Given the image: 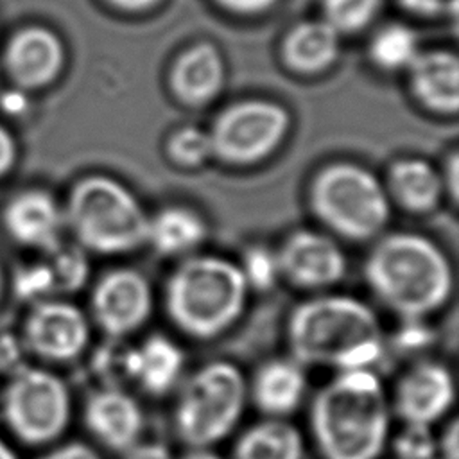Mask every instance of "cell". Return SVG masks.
Masks as SVG:
<instances>
[{
    "mask_svg": "<svg viewBox=\"0 0 459 459\" xmlns=\"http://www.w3.org/2000/svg\"><path fill=\"white\" fill-rule=\"evenodd\" d=\"M0 459H16L11 448L4 441H0Z\"/></svg>",
    "mask_w": 459,
    "mask_h": 459,
    "instance_id": "41",
    "label": "cell"
},
{
    "mask_svg": "<svg viewBox=\"0 0 459 459\" xmlns=\"http://www.w3.org/2000/svg\"><path fill=\"white\" fill-rule=\"evenodd\" d=\"M224 66L219 52L212 45H195L185 52L170 72L174 95L188 106L210 102L222 88Z\"/></svg>",
    "mask_w": 459,
    "mask_h": 459,
    "instance_id": "19",
    "label": "cell"
},
{
    "mask_svg": "<svg viewBox=\"0 0 459 459\" xmlns=\"http://www.w3.org/2000/svg\"><path fill=\"white\" fill-rule=\"evenodd\" d=\"M54 265L50 267L54 276V287L63 290H74L82 285L88 276V262L79 247H56Z\"/></svg>",
    "mask_w": 459,
    "mask_h": 459,
    "instance_id": "29",
    "label": "cell"
},
{
    "mask_svg": "<svg viewBox=\"0 0 459 459\" xmlns=\"http://www.w3.org/2000/svg\"><path fill=\"white\" fill-rule=\"evenodd\" d=\"M63 59L59 39L45 29L20 32L7 50V63L13 77L22 86H41L56 77Z\"/></svg>",
    "mask_w": 459,
    "mask_h": 459,
    "instance_id": "18",
    "label": "cell"
},
{
    "mask_svg": "<svg viewBox=\"0 0 459 459\" xmlns=\"http://www.w3.org/2000/svg\"><path fill=\"white\" fill-rule=\"evenodd\" d=\"M364 273L377 298L405 319L437 310L454 287L448 258L432 240L416 233L380 238L366 258Z\"/></svg>",
    "mask_w": 459,
    "mask_h": 459,
    "instance_id": "3",
    "label": "cell"
},
{
    "mask_svg": "<svg viewBox=\"0 0 459 459\" xmlns=\"http://www.w3.org/2000/svg\"><path fill=\"white\" fill-rule=\"evenodd\" d=\"M387 188L394 201L409 212L425 213L439 204L443 195L441 174L425 160H398L389 169Z\"/></svg>",
    "mask_w": 459,
    "mask_h": 459,
    "instance_id": "21",
    "label": "cell"
},
{
    "mask_svg": "<svg viewBox=\"0 0 459 459\" xmlns=\"http://www.w3.org/2000/svg\"><path fill=\"white\" fill-rule=\"evenodd\" d=\"M305 387L307 380L299 362L274 359L256 371L253 380V400L262 412L283 416L298 407Z\"/></svg>",
    "mask_w": 459,
    "mask_h": 459,
    "instance_id": "20",
    "label": "cell"
},
{
    "mask_svg": "<svg viewBox=\"0 0 459 459\" xmlns=\"http://www.w3.org/2000/svg\"><path fill=\"white\" fill-rule=\"evenodd\" d=\"M400 4L418 14L427 16H439V14H450L455 16L459 0H400Z\"/></svg>",
    "mask_w": 459,
    "mask_h": 459,
    "instance_id": "32",
    "label": "cell"
},
{
    "mask_svg": "<svg viewBox=\"0 0 459 459\" xmlns=\"http://www.w3.org/2000/svg\"><path fill=\"white\" fill-rule=\"evenodd\" d=\"M0 287H2V274H0Z\"/></svg>",
    "mask_w": 459,
    "mask_h": 459,
    "instance_id": "42",
    "label": "cell"
},
{
    "mask_svg": "<svg viewBox=\"0 0 459 459\" xmlns=\"http://www.w3.org/2000/svg\"><path fill=\"white\" fill-rule=\"evenodd\" d=\"M394 452L400 459H432L437 452V443L429 425L407 423L394 439Z\"/></svg>",
    "mask_w": 459,
    "mask_h": 459,
    "instance_id": "30",
    "label": "cell"
},
{
    "mask_svg": "<svg viewBox=\"0 0 459 459\" xmlns=\"http://www.w3.org/2000/svg\"><path fill=\"white\" fill-rule=\"evenodd\" d=\"M5 416L20 439L32 445L52 441L68 423V391L45 369H22L5 391Z\"/></svg>",
    "mask_w": 459,
    "mask_h": 459,
    "instance_id": "9",
    "label": "cell"
},
{
    "mask_svg": "<svg viewBox=\"0 0 459 459\" xmlns=\"http://www.w3.org/2000/svg\"><path fill=\"white\" fill-rule=\"evenodd\" d=\"M443 190L452 197V201H457L459 192V158L457 152L452 151L445 161V174L441 176Z\"/></svg>",
    "mask_w": 459,
    "mask_h": 459,
    "instance_id": "36",
    "label": "cell"
},
{
    "mask_svg": "<svg viewBox=\"0 0 459 459\" xmlns=\"http://www.w3.org/2000/svg\"><path fill=\"white\" fill-rule=\"evenodd\" d=\"M183 459H221L219 455H215L213 452L206 450V448H194L190 454H186Z\"/></svg>",
    "mask_w": 459,
    "mask_h": 459,
    "instance_id": "40",
    "label": "cell"
},
{
    "mask_svg": "<svg viewBox=\"0 0 459 459\" xmlns=\"http://www.w3.org/2000/svg\"><path fill=\"white\" fill-rule=\"evenodd\" d=\"M66 221L79 244L95 253H127L147 242V213L131 190L108 176L75 183Z\"/></svg>",
    "mask_w": 459,
    "mask_h": 459,
    "instance_id": "5",
    "label": "cell"
},
{
    "mask_svg": "<svg viewBox=\"0 0 459 459\" xmlns=\"http://www.w3.org/2000/svg\"><path fill=\"white\" fill-rule=\"evenodd\" d=\"M25 335L38 355L50 360H68L84 350L88 323L75 305L45 301L30 312Z\"/></svg>",
    "mask_w": 459,
    "mask_h": 459,
    "instance_id": "12",
    "label": "cell"
},
{
    "mask_svg": "<svg viewBox=\"0 0 459 459\" xmlns=\"http://www.w3.org/2000/svg\"><path fill=\"white\" fill-rule=\"evenodd\" d=\"M414 97L436 113H455L459 106V61L452 52L432 50L409 65Z\"/></svg>",
    "mask_w": 459,
    "mask_h": 459,
    "instance_id": "16",
    "label": "cell"
},
{
    "mask_svg": "<svg viewBox=\"0 0 459 459\" xmlns=\"http://www.w3.org/2000/svg\"><path fill=\"white\" fill-rule=\"evenodd\" d=\"M50 289H54V276L48 265L23 267L16 273L14 290L20 298H36Z\"/></svg>",
    "mask_w": 459,
    "mask_h": 459,
    "instance_id": "31",
    "label": "cell"
},
{
    "mask_svg": "<svg viewBox=\"0 0 459 459\" xmlns=\"http://www.w3.org/2000/svg\"><path fill=\"white\" fill-rule=\"evenodd\" d=\"M152 310V290L143 274L133 269H113L104 274L91 294L97 325L111 337L138 330Z\"/></svg>",
    "mask_w": 459,
    "mask_h": 459,
    "instance_id": "10",
    "label": "cell"
},
{
    "mask_svg": "<svg viewBox=\"0 0 459 459\" xmlns=\"http://www.w3.org/2000/svg\"><path fill=\"white\" fill-rule=\"evenodd\" d=\"M310 425L325 459H377L389 429L382 382L369 368L341 371L314 398Z\"/></svg>",
    "mask_w": 459,
    "mask_h": 459,
    "instance_id": "2",
    "label": "cell"
},
{
    "mask_svg": "<svg viewBox=\"0 0 459 459\" xmlns=\"http://www.w3.org/2000/svg\"><path fill=\"white\" fill-rule=\"evenodd\" d=\"M217 2L237 13H258L267 9L274 0H217Z\"/></svg>",
    "mask_w": 459,
    "mask_h": 459,
    "instance_id": "38",
    "label": "cell"
},
{
    "mask_svg": "<svg viewBox=\"0 0 459 459\" xmlns=\"http://www.w3.org/2000/svg\"><path fill=\"white\" fill-rule=\"evenodd\" d=\"M437 443V452L443 459H459V421L454 418L443 430Z\"/></svg>",
    "mask_w": 459,
    "mask_h": 459,
    "instance_id": "34",
    "label": "cell"
},
{
    "mask_svg": "<svg viewBox=\"0 0 459 459\" xmlns=\"http://www.w3.org/2000/svg\"><path fill=\"white\" fill-rule=\"evenodd\" d=\"M247 287L267 290L274 285L276 276L280 274L276 253L265 246H253L244 253L242 265H238Z\"/></svg>",
    "mask_w": 459,
    "mask_h": 459,
    "instance_id": "28",
    "label": "cell"
},
{
    "mask_svg": "<svg viewBox=\"0 0 459 459\" xmlns=\"http://www.w3.org/2000/svg\"><path fill=\"white\" fill-rule=\"evenodd\" d=\"M204 237V221L195 212L183 206H167L151 217L147 224V242L167 256L195 249Z\"/></svg>",
    "mask_w": 459,
    "mask_h": 459,
    "instance_id": "23",
    "label": "cell"
},
{
    "mask_svg": "<svg viewBox=\"0 0 459 459\" xmlns=\"http://www.w3.org/2000/svg\"><path fill=\"white\" fill-rule=\"evenodd\" d=\"M247 283L240 267L219 256H190L170 274L165 307L172 323L197 339L217 337L244 310Z\"/></svg>",
    "mask_w": 459,
    "mask_h": 459,
    "instance_id": "4",
    "label": "cell"
},
{
    "mask_svg": "<svg viewBox=\"0 0 459 459\" xmlns=\"http://www.w3.org/2000/svg\"><path fill=\"white\" fill-rule=\"evenodd\" d=\"M369 54L375 65L385 70L405 68L418 56V41L409 27L393 23L377 32L371 39Z\"/></svg>",
    "mask_w": 459,
    "mask_h": 459,
    "instance_id": "25",
    "label": "cell"
},
{
    "mask_svg": "<svg viewBox=\"0 0 459 459\" xmlns=\"http://www.w3.org/2000/svg\"><path fill=\"white\" fill-rule=\"evenodd\" d=\"M183 364L181 348L165 335L154 333L124 355L122 369L147 393L163 394L179 378Z\"/></svg>",
    "mask_w": 459,
    "mask_h": 459,
    "instance_id": "17",
    "label": "cell"
},
{
    "mask_svg": "<svg viewBox=\"0 0 459 459\" xmlns=\"http://www.w3.org/2000/svg\"><path fill=\"white\" fill-rule=\"evenodd\" d=\"M109 2H113L118 7H126V9H142V7L151 5L156 0H109Z\"/></svg>",
    "mask_w": 459,
    "mask_h": 459,
    "instance_id": "39",
    "label": "cell"
},
{
    "mask_svg": "<svg viewBox=\"0 0 459 459\" xmlns=\"http://www.w3.org/2000/svg\"><path fill=\"white\" fill-rule=\"evenodd\" d=\"M287 341L299 364L364 369L384 351L375 312L351 296H317L299 303L287 325Z\"/></svg>",
    "mask_w": 459,
    "mask_h": 459,
    "instance_id": "1",
    "label": "cell"
},
{
    "mask_svg": "<svg viewBox=\"0 0 459 459\" xmlns=\"http://www.w3.org/2000/svg\"><path fill=\"white\" fill-rule=\"evenodd\" d=\"M301 436L283 420H265L247 429L235 446V459H301Z\"/></svg>",
    "mask_w": 459,
    "mask_h": 459,
    "instance_id": "24",
    "label": "cell"
},
{
    "mask_svg": "<svg viewBox=\"0 0 459 459\" xmlns=\"http://www.w3.org/2000/svg\"><path fill=\"white\" fill-rule=\"evenodd\" d=\"M308 199L314 215L350 240H369L389 221L385 188L375 174L351 161L323 167L310 183Z\"/></svg>",
    "mask_w": 459,
    "mask_h": 459,
    "instance_id": "6",
    "label": "cell"
},
{
    "mask_svg": "<svg viewBox=\"0 0 459 459\" xmlns=\"http://www.w3.org/2000/svg\"><path fill=\"white\" fill-rule=\"evenodd\" d=\"M124 459H172V455L169 448L161 443L136 441L127 450H124Z\"/></svg>",
    "mask_w": 459,
    "mask_h": 459,
    "instance_id": "33",
    "label": "cell"
},
{
    "mask_svg": "<svg viewBox=\"0 0 459 459\" xmlns=\"http://www.w3.org/2000/svg\"><path fill=\"white\" fill-rule=\"evenodd\" d=\"M41 459H99V455L84 443H68L48 452Z\"/></svg>",
    "mask_w": 459,
    "mask_h": 459,
    "instance_id": "35",
    "label": "cell"
},
{
    "mask_svg": "<svg viewBox=\"0 0 459 459\" xmlns=\"http://www.w3.org/2000/svg\"><path fill=\"white\" fill-rule=\"evenodd\" d=\"M280 274L301 289H325L346 271L341 247L326 235L299 230L290 233L276 253Z\"/></svg>",
    "mask_w": 459,
    "mask_h": 459,
    "instance_id": "11",
    "label": "cell"
},
{
    "mask_svg": "<svg viewBox=\"0 0 459 459\" xmlns=\"http://www.w3.org/2000/svg\"><path fill=\"white\" fill-rule=\"evenodd\" d=\"M339 52V32L326 22L296 25L283 45L285 63L296 72L314 74L326 68Z\"/></svg>",
    "mask_w": 459,
    "mask_h": 459,
    "instance_id": "22",
    "label": "cell"
},
{
    "mask_svg": "<svg viewBox=\"0 0 459 459\" xmlns=\"http://www.w3.org/2000/svg\"><path fill=\"white\" fill-rule=\"evenodd\" d=\"M14 154H16V149H14L13 138L4 127H0V174L9 170V167L14 161Z\"/></svg>",
    "mask_w": 459,
    "mask_h": 459,
    "instance_id": "37",
    "label": "cell"
},
{
    "mask_svg": "<svg viewBox=\"0 0 459 459\" xmlns=\"http://www.w3.org/2000/svg\"><path fill=\"white\" fill-rule=\"evenodd\" d=\"M246 402V382L237 366L217 360L197 369L176 403L174 421L179 437L206 448L221 441L238 421Z\"/></svg>",
    "mask_w": 459,
    "mask_h": 459,
    "instance_id": "7",
    "label": "cell"
},
{
    "mask_svg": "<svg viewBox=\"0 0 459 459\" xmlns=\"http://www.w3.org/2000/svg\"><path fill=\"white\" fill-rule=\"evenodd\" d=\"M289 122V113L280 104L237 102L215 118L208 133L212 156L228 165H253L281 143Z\"/></svg>",
    "mask_w": 459,
    "mask_h": 459,
    "instance_id": "8",
    "label": "cell"
},
{
    "mask_svg": "<svg viewBox=\"0 0 459 459\" xmlns=\"http://www.w3.org/2000/svg\"><path fill=\"white\" fill-rule=\"evenodd\" d=\"M84 421L100 443L124 452L138 441L143 414L133 396L118 389H102L88 398Z\"/></svg>",
    "mask_w": 459,
    "mask_h": 459,
    "instance_id": "14",
    "label": "cell"
},
{
    "mask_svg": "<svg viewBox=\"0 0 459 459\" xmlns=\"http://www.w3.org/2000/svg\"><path fill=\"white\" fill-rule=\"evenodd\" d=\"M4 222L11 237L25 246L57 247L61 213L47 192L29 190L16 195L4 212Z\"/></svg>",
    "mask_w": 459,
    "mask_h": 459,
    "instance_id": "15",
    "label": "cell"
},
{
    "mask_svg": "<svg viewBox=\"0 0 459 459\" xmlns=\"http://www.w3.org/2000/svg\"><path fill=\"white\" fill-rule=\"evenodd\" d=\"M382 0H323L325 22L337 32L362 29L377 14Z\"/></svg>",
    "mask_w": 459,
    "mask_h": 459,
    "instance_id": "27",
    "label": "cell"
},
{
    "mask_svg": "<svg viewBox=\"0 0 459 459\" xmlns=\"http://www.w3.org/2000/svg\"><path fill=\"white\" fill-rule=\"evenodd\" d=\"M454 398L450 371L437 362H420L400 378L394 407L405 423L430 425L452 407Z\"/></svg>",
    "mask_w": 459,
    "mask_h": 459,
    "instance_id": "13",
    "label": "cell"
},
{
    "mask_svg": "<svg viewBox=\"0 0 459 459\" xmlns=\"http://www.w3.org/2000/svg\"><path fill=\"white\" fill-rule=\"evenodd\" d=\"M167 156L178 167L194 169L212 156L210 134L199 127H181L167 140Z\"/></svg>",
    "mask_w": 459,
    "mask_h": 459,
    "instance_id": "26",
    "label": "cell"
}]
</instances>
